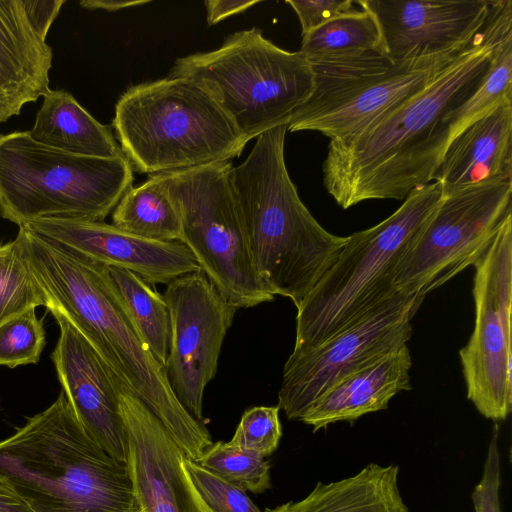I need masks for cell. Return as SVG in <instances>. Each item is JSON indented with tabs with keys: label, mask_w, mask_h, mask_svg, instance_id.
Wrapping results in <instances>:
<instances>
[{
	"label": "cell",
	"mask_w": 512,
	"mask_h": 512,
	"mask_svg": "<svg viewBox=\"0 0 512 512\" xmlns=\"http://www.w3.org/2000/svg\"><path fill=\"white\" fill-rule=\"evenodd\" d=\"M112 126L132 169L149 175L231 161L247 144L216 101L181 77L130 86Z\"/></svg>",
	"instance_id": "obj_6"
},
{
	"label": "cell",
	"mask_w": 512,
	"mask_h": 512,
	"mask_svg": "<svg viewBox=\"0 0 512 512\" xmlns=\"http://www.w3.org/2000/svg\"><path fill=\"white\" fill-rule=\"evenodd\" d=\"M286 132L282 125L258 136L231 179L260 279L298 308L348 237L325 230L301 201L285 163Z\"/></svg>",
	"instance_id": "obj_3"
},
{
	"label": "cell",
	"mask_w": 512,
	"mask_h": 512,
	"mask_svg": "<svg viewBox=\"0 0 512 512\" xmlns=\"http://www.w3.org/2000/svg\"><path fill=\"white\" fill-rule=\"evenodd\" d=\"M0 512H33L1 478Z\"/></svg>",
	"instance_id": "obj_37"
},
{
	"label": "cell",
	"mask_w": 512,
	"mask_h": 512,
	"mask_svg": "<svg viewBox=\"0 0 512 512\" xmlns=\"http://www.w3.org/2000/svg\"><path fill=\"white\" fill-rule=\"evenodd\" d=\"M29 131L44 145L77 155L125 156L111 130L90 115L67 91L49 90Z\"/></svg>",
	"instance_id": "obj_23"
},
{
	"label": "cell",
	"mask_w": 512,
	"mask_h": 512,
	"mask_svg": "<svg viewBox=\"0 0 512 512\" xmlns=\"http://www.w3.org/2000/svg\"><path fill=\"white\" fill-rule=\"evenodd\" d=\"M298 16L302 37L344 14L356 10L351 0H287Z\"/></svg>",
	"instance_id": "obj_34"
},
{
	"label": "cell",
	"mask_w": 512,
	"mask_h": 512,
	"mask_svg": "<svg viewBox=\"0 0 512 512\" xmlns=\"http://www.w3.org/2000/svg\"><path fill=\"white\" fill-rule=\"evenodd\" d=\"M381 52V34L374 15L361 8L339 16L302 37L299 52L309 61L366 52Z\"/></svg>",
	"instance_id": "obj_26"
},
{
	"label": "cell",
	"mask_w": 512,
	"mask_h": 512,
	"mask_svg": "<svg viewBox=\"0 0 512 512\" xmlns=\"http://www.w3.org/2000/svg\"><path fill=\"white\" fill-rule=\"evenodd\" d=\"M510 32L512 1L494 0L481 29L433 81L352 140L330 141L323 183L340 207L402 200L432 182L449 143L444 118L476 91Z\"/></svg>",
	"instance_id": "obj_1"
},
{
	"label": "cell",
	"mask_w": 512,
	"mask_h": 512,
	"mask_svg": "<svg viewBox=\"0 0 512 512\" xmlns=\"http://www.w3.org/2000/svg\"><path fill=\"white\" fill-rule=\"evenodd\" d=\"M127 441V468L143 512H214L184 465L185 454L163 423L110 371Z\"/></svg>",
	"instance_id": "obj_15"
},
{
	"label": "cell",
	"mask_w": 512,
	"mask_h": 512,
	"mask_svg": "<svg viewBox=\"0 0 512 512\" xmlns=\"http://www.w3.org/2000/svg\"><path fill=\"white\" fill-rule=\"evenodd\" d=\"M474 267L475 326L459 355L468 399L500 421L512 409V216Z\"/></svg>",
	"instance_id": "obj_12"
},
{
	"label": "cell",
	"mask_w": 512,
	"mask_h": 512,
	"mask_svg": "<svg viewBox=\"0 0 512 512\" xmlns=\"http://www.w3.org/2000/svg\"><path fill=\"white\" fill-rule=\"evenodd\" d=\"M168 76L200 85L246 143L287 125L314 87L309 60L276 46L258 28L232 33L215 50L178 58Z\"/></svg>",
	"instance_id": "obj_7"
},
{
	"label": "cell",
	"mask_w": 512,
	"mask_h": 512,
	"mask_svg": "<svg viewBox=\"0 0 512 512\" xmlns=\"http://www.w3.org/2000/svg\"><path fill=\"white\" fill-rule=\"evenodd\" d=\"M196 462L245 492L258 494L271 487L270 465L264 457L230 442L212 443Z\"/></svg>",
	"instance_id": "obj_29"
},
{
	"label": "cell",
	"mask_w": 512,
	"mask_h": 512,
	"mask_svg": "<svg viewBox=\"0 0 512 512\" xmlns=\"http://www.w3.org/2000/svg\"><path fill=\"white\" fill-rule=\"evenodd\" d=\"M0 478L33 512H143L127 465L86 433L63 391L0 441Z\"/></svg>",
	"instance_id": "obj_4"
},
{
	"label": "cell",
	"mask_w": 512,
	"mask_h": 512,
	"mask_svg": "<svg viewBox=\"0 0 512 512\" xmlns=\"http://www.w3.org/2000/svg\"><path fill=\"white\" fill-rule=\"evenodd\" d=\"M377 20L382 53L393 60L428 58L466 47L493 0H357Z\"/></svg>",
	"instance_id": "obj_16"
},
{
	"label": "cell",
	"mask_w": 512,
	"mask_h": 512,
	"mask_svg": "<svg viewBox=\"0 0 512 512\" xmlns=\"http://www.w3.org/2000/svg\"><path fill=\"white\" fill-rule=\"evenodd\" d=\"M19 232L45 307L83 335L163 423L185 456L197 461L213 443L211 436L176 399L163 367L125 311L106 265L26 226Z\"/></svg>",
	"instance_id": "obj_2"
},
{
	"label": "cell",
	"mask_w": 512,
	"mask_h": 512,
	"mask_svg": "<svg viewBox=\"0 0 512 512\" xmlns=\"http://www.w3.org/2000/svg\"><path fill=\"white\" fill-rule=\"evenodd\" d=\"M441 197L439 182L416 187L388 218L347 236L334 263L297 308L293 350L319 345L397 294L399 265Z\"/></svg>",
	"instance_id": "obj_5"
},
{
	"label": "cell",
	"mask_w": 512,
	"mask_h": 512,
	"mask_svg": "<svg viewBox=\"0 0 512 512\" xmlns=\"http://www.w3.org/2000/svg\"><path fill=\"white\" fill-rule=\"evenodd\" d=\"M150 2V0H82L79 4L88 10L114 12L126 8L142 6Z\"/></svg>",
	"instance_id": "obj_36"
},
{
	"label": "cell",
	"mask_w": 512,
	"mask_h": 512,
	"mask_svg": "<svg viewBox=\"0 0 512 512\" xmlns=\"http://www.w3.org/2000/svg\"><path fill=\"white\" fill-rule=\"evenodd\" d=\"M45 343L42 323L35 308H29L0 325V365L14 368L36 364Z\"/></svg>",
	"instance_id": "obj_30"
},
{
	"label": "cell",
	"mask_w": 512,
	"mask_h": 512,
	"mask_svg": "<svg viewBox=\"0 0 512 512\" xmlns=\"http://www.w3.org/2000/svg\"><path fill=\"white\" fill-rule=\"evenodd\" d=\"M510 216L512 180H487L442 192L438 206L399 265L396 292L426 296L474 266Z\"/></svg>",
	"instance_id": "obj_11"
},
{
	"label": "cell",
	"mask_w": 512,
	"mask_h": 512,
	"mask_svg": "<svg viewBox=\"0 0 512 512\" xmlns=\"http://www.w3.org/2000/svg\"><path fill=\"white\" fill-rule=\"evenodd\" d=\"M412 359L407 344L334 384L304 413L300 421L313 431L384 410L399 392L411 389Z\"/></svg>",
	"instance_id": "obj_21"
},
{
	"label": "cell",
	"mask_w": 512,
	"mask_h": 512,
	"mask_svg": "<svg viewBox=\"0 0 512 512\" xmlns=\"http://www.w3.org/2000/svg\"><path fill=\"white\" fill-rule=\"evenodd\" d=\"M278 406H255L247 409L229 441L241 449L266 457L273 453L282 436Z\"/></svg>",
	"instance_id": "obj_31"
},
{
	"label": "cell",
	"mask_w": 512,
	"mask_h": 512,
	"mask_svg": "<svg viewBox=\"0 0 512 512\" xmlns=\"http://www.w3.org/2000/svg\"><path fill=\"white\" fill-rule=\"evenodd\" d=\"M258 0H206L207 23L215 25L225 18L239 14L258 4Z\"/></svg>",
	"instance_id": "obj_35"
},
{
	"label": "cell",
	"mask_w": 512,
	"mask_h": 512,
	"mask_svg": "<svg viewBox=\"0 0 512 512\" xmlns=\"http://www.w3.org/2000/svg\"><path fill=\"white\" fill-rule=\"evenodd\" d=\"M133 180L125 156L68 153L29 131L0 135V215L19 227L50 218L103 221Z\"/></svg>",
	"instance_id": "obj_8"
},
{
	"label": "cell",
	"mask_w": 512,
	"mask_h": 512,
	"mask_svg": "<svg viewBox=\"0 0 512 512\" xmlns=\"http://www.w3.org/2000/svg\"><path fill=\"white\" fill-rule=\"evenodd\" d=\"M183 465L197 491L214 512H263L239 487L186 456Z\"/></svg>",
	"instance_id": "obj_32"
},
{
	"label": "cell",
	"mask_w": 512,
	"mask_h": 512,
	"mask_svg": "<svg viewBox=\"0 0 512 512\" xmlns=\"http://www.w3.org/2000/svg\"><path fill=\"white\" fill-rule=\"evenodd\" d=\"M163 298L170 316L163 369L176 399L202 423L204 391L216 375L222 345L238 309L201 269L168 282Z\"/></svg>",
	"instance_id": "obj_14"
},
{
	"label": "cell",
	"mask_w": 512,
	"mask_h": 512,
	"mask_svg": "<svg viewBox=\"0 0 512 512\" xmlns=\"http://www.w3.org/2000/svg\"><path fill=\"white\" fill-rule=\"evenodd\" d=\"M45 306L21 234L0 245V325L29 308Z\"/></svg>",
	"instance_id": "obj_28"
},
{
	"label": "cell",
	"mask_w": 512,
	"mask_h": 512,
	"mask_svg": "<svg viewBox=\"0 0 512 512\" xmlns=\"http://www.w3.org/2000/svg\"><path fill=\"white\" fill-rule=\"evenodd\" d=\"M53 316L60 335L51 359L62 391L86 433L109 456L126 464V435L110 371L75 327Z\"/></svg>",
	"instance_id": "obj_18"
},
{
	"label": "cell",
	"mask_w": 512,
	"mask_h": 512,
	"mask_svg": "<svg viewBox=\"0 0 512 512\" xmlns=\"http://www.w3.org/2000/svg\"><path fill=\"white\" fill-rule=\"evenodd\" d=\"M66 0H0V123L49 90L48 31Z\"/></svg>",
	"instance_id": "obj_17"
},
{
	"label": "cell",
	"mask_w": 512,
	"mask_h": 512,
	"mask_svg": "<svg viewBox=\"0 0 512 512\" xmlns=\"http://www.w3.org/2000/svg\"><path fill=\"white\" fill-rule=\"evenodd\" d=\"M509 98H512V32L497 46L491 66L476 91L444 118L450 131L449 142L467 125Z\"/></svg>",
	"instance_id": "obj_27"
},
{
	"label": "cell",
	"mask_w": 512,
	"mask_h": 512,
	"mask_svg": "<svg viewBox=\"0 0 512 512\" xmlns=\"http://www.w3.org/2000/svg\"><path fill=\"white\" fill-rule=\"evenodd\" d=\"M399 468L371 463L353 476L318 482L300 501L264 512H409L399 489Z\"/></svg>",
	"instance_id": "obj_22"
},
{
	"label": "cell",
	"mask_w": 512,
	"mask_h": 512,
	"mask_svg": "<svg viewBox=\"0 0 512 512\" xmlns=\"http://www.w3.org/2000/svg\"><path fill=\"white\" fill-rule=\"evenodd\" d=\"M463 49L400 61L376 51L309 61L314 87L287 131H317L331 142H348L421 91Z\"/></svg>",
	"instance_id": "obj_10"
},
{
	"label": "cell",
	"mask_w": 512,
	"mask_h": 512,
	"mask_svg": "<svg viewBox=\"0 0 512 512\" xmlns=\"http://www.w3.org/2000/svg\"><path fill=\"white\" fill-rule=\"evenodd\" d=\"M494 430L484 463L483 474L472 492L475 512H502L500 505V455L498 433Z\"/></svg>",
	"instance_id": "obj_33"
},
{
	"label": "cell",
	"mask_w": 512,
	"mask_h": 512,
	"mask_svg": "<svg viewBox=\"0 0 512 512\" xmlns=\"http://www.w3.org/2000/svg\"><path fill=\"white\" fill-rule=\"evenodd\" d=\"M493 179L512 180V98L459 132L432 176L442 192Z\"/></svg>",
	"instance_id": "obj_20"
},
{
	"label": "cell",
	"mask_w": 512,
	"mask_h": 512,
	"mask_svg": "<svg viewBox=\"0 0 512 512\" xmlns=\"http://www.w3.org/2000/svg\"><path fill=\"white\" fill-rule=\"evenodd\" d=\"M26 227L106 266L129 270L150 285L200 270L183 243L141 238L103 221L50 218Z\"/></svg>",
	"instance_id": "obj_19"
},
{
	"label": "cell",
	"mask_w": 512,
	"mask_h": 512,
	"mask_svg": "<svg viewBox=\"0 0 512 512\" xmlns=\"http://www.w3.org/2000/svg\"><path fill=\"white\" fill-rule=\"evenodd\" d=\"M424 298L397 293L319 345L293 350L284 365L278 392V407L287 419L300 421L334 384L407 344L412 336L411 320Z\"/></svg>",
	"instance_id": "obj_13"
},
{
	"label": "cell",
	"mask_w": 512,
	"mask_h": 512,
	"mask_svg": "<svg viewBox=\"0 0 512 512\" xmlns=\"http://www.w3.org/2000/svg\"><path fill=\"white\" fill-rule=\"evenodd\" d=\"M112 224L135 236L155 241H179L181 225L170 198L150 176L129 188L112 211Z\"/></svg>",
	"instance_id": "obj_25"
},
{
	"label": "cell",
	"mask_w": 512,
	"mask_h": 512,
	"mask_svg": "<svg viewBox=\"0 0 512 512\" xmlns=\"http://www.w3.org/2000/svg\"><path fill=\"white\" fill-rule=\"evenodd\" d=\"M231 161L150 175L166 192L180 220L183 243L200 269L237 309L274 295L253 264L232 184Z\"/></svg>",
	"instance_id": "obj_9"
},
{
	"label": "cell",
	"mask_w": 512,
	"mask_h": 512,
	"mask_svg": "<svg viewBox=\"0 0 512 512\" xmlns=\"http://www.w3.org/2000/svg\"><path fill=\"white\" fill-rule=\"evenodd\" d=\"M111 283L135 329L164 367L169 346L170 316L163 295L135 273L106 266Z\"/></svg>",
	"instance_id": "obj_24"
}]
</instances>
